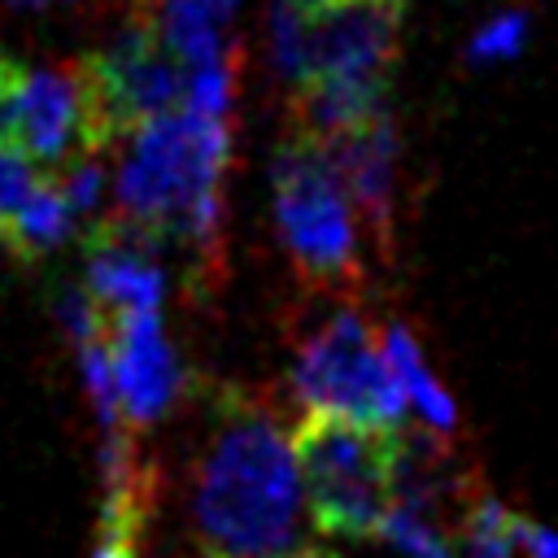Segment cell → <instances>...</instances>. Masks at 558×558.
Listing matches in <instances>:
<instances>
[{"label": "cell", "mask_w": 558, "mask_h": 558, "mask_svg": "<svg viewBox=\"0 0 558 558\" xmlns=\"http://www.w3.org/2000/svg\"><path fill=\"white\" fill-rule=\"evenodd\" d=\"M305 484L279 418L253 401H222L192 466V527L227 558H283L301 549Z\"/></svg>", "instance_id": "cell-1"}, {"label": "cell", "mask_w": 558, "mask_h": 558, "mask_svg": "<svg viewBox=\"0 0 558 558\" xmlns=\"http://www.w3.org/2000/svg\"><path fill=\"white\" fill-rule=\"evenodd\" d=\"M227 153L231 126L192 109L131 131L113 179L118 218L148 240H179L201 257L218 253Z\"/></svg>", "instance_id": "cell-2"}, {"label": "cell", "mask_w": 558, "mask_h": 558, "mask_svg": "<svg viewBox=\"0 0 558 558\" xmlns=\"http://www.w3.org/2000/svg\"><path fill=\"white\" fill-rule=\"evenodd\" d=\"M288 384L305 418H336L397 436L410 414L405 392L388 371L384 336L357 305H331L301 331Z\"/></svg>", "instance_id": "cell-3"}, {"label": "cell", "mask_w": 558, "mask_h": 558, "mask_svg": "<svg viewBox=\"0 0 558 558\" xmlns=\"http://www.w3.org/2000/svg\"><path fill=\"white\" fill-rule=\"evenodd\" d=\"M275 231L301 279L349 288L362 275V214L340 183L327 144L292 131L270 170Z\"/></svg>", "instance_id": "cell-4"}, {"label": "cell", "mask_w": 558, "mask_h": 558, "mask_svg": "<svg viewBox=\"0 0 558 558\" xmlns=\"http://www.w3.org/2000/svg\"><path fill=\"white\" fill-rule=\"evenodd\" d=\"M305 506L318 532L331 536H379L397 501L401 432H371L336 418H301L292 432Z\"/></svg>", "instance_id": "cell-5"}, {"label": "cell", "mask_w": 558, "mask_h": 558, "mask_svg": "<svg viewBox=\"0 0 558 558\" xmlns=\"http://www.w3.org/2000/svg\"><path fill=\"white\" fill-rule=\"evenodd\" d=\"M0 140L31 166H48L52 174L70 170L74 161L100 157L113 144V131L100 113L87 65L74 61L22 70L0 118Z\"/></svg>", "instance_id": "cell-6"}, {"label": "cell", "mask_w": 558, "mask_h": 558, "mask_svg": "<svg viewBox=\"0 0 558 558\" xmlns=\"http://www.w3.org/2000/svg\"><path fill=\"white\" fill-rule=\"evenodd\" d=\"M83 65L113 140H126L131 131L183 109L192 70L166 48L144 9H135V17Z\"/></svg>", "instance_id": "cell-7"}, {"label": "cell", "mask_w": 558, "mask_h": 558, "mask_svg": "<svg viewBox=\"0 0 558 558\" xmlns=\"http://www.w3.org/2000/svg\"><path fill=\"white\" fill-rule=\"evenodd\" d=\"M397 35L401 4L388 0H340L331 9H310V83L388 87Z\"/></svg>", "instance_id": "cell-8"}, {"label": "cell", "mask_w": 558, "mask_h": 558, "mask_svg": "<svg viewBox=\"0 0 558 558\" xmlns=\"http://www.w3.org/2000/svg\"><path fill=\"white\" fill-rule=\"evenodd\" d=\"M157 240L122 222L118 214L96 222L87 248V292L118 323L135 314H157L166 301V270L153 253Z\"/></svg>", "instance_id": "cell-9"}, {"label": "cell", "mask_w": 558, "mask_h": 558, "mask_svg": "<svg viewBox=\"0 0 558 558\" xmlns=\"http://www.w3.org/2000/svg\"><path fill=\"white\" fill-rule=\"evenodd\" d=\"M113 349V379H118V405L131 427L157 423L183 392V366L179 353L161 327L157 314L118 318L109 331Z\"/></svg>", "instance_id": "cell-10"}, {"label": "cell", "mask_w": 558, "mask_h": 558, "mask_svg": "<svg viewBox=\"0 0 558 558\" xmlns=\"http://www.w3.org/2000/svg\"><path fill=\"white\" fill-rule=\"evenodd\" d=\"M327 157L340 174V183L349 187L362 227L384 244L392 231V196H397V126L392 118H375L349 135L323 140Z\"/></svg>", "instance_id": "cell-11"}, {"label": "cell", "mask_w": 558, "mask_h": 558, "mask_svg": "<svg viewBox=\"0 0 558 558\" xmlns=\"http://www.w3.org/2000/svg\"><path fill=\"white\" fill-rule=\"evenodd\" d=\"M379 336H384L388 371L397 375V384L405 392V405L414 410V418L423 423V432L427 436H453V427H458V401L449 397V388L440 384V375L427 366V353L414 340V331L401 327V323H388V327H379Z\"/></svg>", "instance_id": "cell-12"}, {"label": "cell", "mask_w": 558, "mask_h": 558, "mask_svg": "<svg viewBox=\"0 0 558 558\" xmlns=\"http://www.w3.org/2000/svg\"><path fill=\"white\" fill-rule=\"evenodd\" d=\"M70 227H74L70 201L61 196L57 179H44L31 192V201L17 209V218L9 222L0 248H9L17 262H39V257H48L52 248H61L70 240Z\"/></svg>", "instance_id": "cell-13"}, {"label": "cell", "mask_w": 558, "mask_h": 558, "mask_svg": "<svg viewBox=\"0 0 558 558\" xmlns=\"http://www.w3.org/2000/svg\"><path fill=\"white\" fill-rule=\"evenodd\" d=\"M379 541L401 558H458V527H449L445 510L423 497L397 493L388 519L379 523Z\"/></svg>", "instance_id": "cell-14"}, {"label": "cell", "mask_w": 558, "mask_h": 558, "mask_svg": "<svg viewBox=\"0 0 558 558\" xmlns=\"http://www.w3.org/2000/svg\"><path fill=\"white\" fill-rule=\"evenodd\" d=\"M519 527H523V514H514L488 493H475V501L458 523V558H514Z\"/></svg>", "instance_id": "cell-15"}, {"label": "cell", "mask_w": 558, "mask_h": 558, "mask_svg": "<svg viewBox=\"0 0 558 558\" xmlns=\"http://www.w3.org/2000/svg\"><path fill=\"white\" fill-rule=\"evenodd\" d=\"M266 52L270 70L301 92L310 83V9L296 0H275L266 13Z\"/></svg>", "instance_id": "cell-16"}, {"label": "cell", "mask_w": 558, "mask_h": 558, "mask_svg": "<svg viewBox=\"0 0 558 558\" xmlns=\"http://www.w3.org/2000/svg\"><path fill=\"white\" fill-rule=\"evenodd\" d=\"M527 31H532V22L523 9H501L475 26V35L466 39V61L471 65H501V61L523 52Z\"/></svg>", "instance_id": "cell-17"}, {"label": "cell", "mask_w": 558, "mask_h": 558, "mask_svg": "<svg viewBox=\"0 0 558 558\" xmlns=\"http://www.w3.org/2000/svg\"><path fill=\"white\" fill-rule=\"evenodd\" d=\"M231 100H235V57H227V61H218V65H205V70H192V74H187L183 109L205 113V118H222V122H227Z\"/></svg>", "instance_id": "cell-18"}, {"label": "cell", "mask_w": 558, "mask_h": 558, "mask_svg": "<svg viewBox=\"0 0 558 558\" xmlns=\"http://www.w3.org/2000/svg\"><path fill=\"white\" fill-rule=\"evenodd\" d=\"M39 183H44V179L35 174V166H31L17 148H9V144L0 140V240H4L9 222L17 218V209L31 201V192H35Z\"/></svg>", "instance_id": "cell-19"}, {"label": "cell", "mask_w": 558, "mask_h": 558, "mask_svg": "<svg viewBox=\"0 0 558 558\" xmlns=\"http://www.w3.org/2000/svg\"><path fill=\"white\" fill-rule=\"evenodd\" d=\"M57 187H61V196L70 201L74 214H96L100 201H105L109 174H105L100 157H87V161H74L70 170H61V174H57Z\"/></svg>", "instance_id": "cell-20"}, {"label": "cell", "mask_w": 558, "mask_h": 558, "mask_svg": "<svg viewBox=\"0 0 558 558\" xmlns=\"http://www.w3.org/2000/svg\"><path fill=\"white\" fill-rule=\"evenodd\" d=\"M519 554L523 558H558V532L545 527V523L523 519V527H519Z\"/></svg>", "instance_id": "cell-21"}, {"label": "cell", "mask_w": 558, "mask_h": 558, "mask_svg": "<svg viewBox=\"0 0 558 558\" xmlns=\"http://www.w3.org/2000/svg\"><path fill=\"white\" fill-rule=\"evenodd\" d=\"M135 541H140L135 527H113V523H105V527H100V545H96L92 558H135Z\"/></svg>", "instance_id": "cell-22"}, {"label": "cell", "mask_w": 558, "mask_h": 558, "mask_svg": "<svg viewBox=\"0 0 558 558\" xmlns=\"http://www.w3.org/2000/svg\"><path fill=\"white\" fill-rule=\"evenodd\" d=\"M4 9H17V13H48V9H70L78 0H0Z\"/></svg>", "instance_id": "cell-23"}, {"label": "cell", "mask_w": 558, "mask_h": 558, "mask_svg": "<svg viewBox=\"0 0 558 558\" xmlns=\"http://www.w3.org/2000/svg\"><path fill=\"white\" fill-rule=\"evenodd\" d=\"M17 74H22V65H17V61H9V57L0 52V118H4V105H9V92H13Z\"/></svg>", "instance_id": "cell-24"}, {"label": "cell", "mask_w": 558, "mask_h": 558, "mask_svg": "<svg viewBox=\"0 0 558 558\" xmlns=\"http://www.w3.org/2000/svg\"><path fill=\"white\" fill-rule=\"evenodd\" d=\"M283 558H336V554L323 549V545H301V549H292V554H283Z\"/></svg>", "instance_id": "cell-25"}, {"label": "cell", "mask_w": 558, "mask_h": 558, "mask_svg": "<svg viewBox=\"0 0 558 558\" xmlns=\"http://www.w3.org/2000/svg\"><path fill=\"white\" fill-rule=\"evenodd\" d=\"M144 4H148V0H144ZM209 4H214V9H218V13H227V17H231V13H235V4H240V0H209Z\"/></svg>", "instance_id": "cell-26"}, {"label": "cell", "mask_w": 558, "mask_h": 558, "mask_svg": "<svg viewBox=\"0 0 558 558\" xmlns=\"http://www.w3.org/2000/svg\"><path fill=\"white\" fill-rule=\"evenodd\" d=\"M296 4H305V9H331V4H340V0H296Z\"/></svg>", "instance_id": "cell-27"}, {"label": "cell", "mask_w": 558, "mask_h": 558, "mask_svg": "<svg viewBox=\"0 0 558 558\" xmlns=\"http://www.w3.org/2000/svg\"><path fill=\"white\" fill-rule=\"evenodd\" d=\"M196 558H227V554H218V549H201Z\"/></svg>", "instance_id": "cell-28"}, {"label": "cell", "mask_w": 558, "mask_h": 558, "mask_svg": "<svg viewBox=\"0 0 558 558\" xmlns=\"http://www.w3.org/2000/svg\"><path fill=\"white\" fill-rule=\"evenodd\" d=\"M388 4H405V0H388Z\"/></svg>", "instance_id": "cell-29"}]
</instances>
